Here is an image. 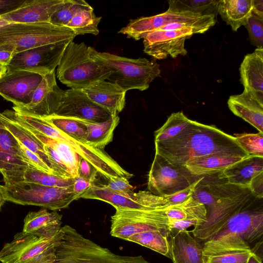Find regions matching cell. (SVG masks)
<instances>
[{"label": "cell", "mask_w": 263, "mask_h": 263, "mask_svg": "<svg viewBox=\"0 0 263 263\" xmlns=\"http://www.w3.org/2000/svg\"><path fill=\"white\" fill-rule=\"evenodd\" d=\"M155 153L172 164L184 167L191 159L214 154L249 156L239 145L235 138L213 125L191 120L176 136L155 142Z\"/></svg>", "instance_id": "1"}, {"label": "cell", "mask_w": 263, "mask_h": 263, "mask_svg": "<svg viewBox=\"0 0 263 263\" xmlns=\"http://www.w3.org/2000/svg\"><path fill=\"white\" fill-rule=\"evenodd\" d=\"M217 197L215 204L207 211L206 219L192 232L198 240L204 242L216 234L229 219L252 203L257 198L248 187L232 184L217 174L207 176Z\"/></svg>", "instance_id": "2"}, {"label": "cell", "mask_w": 263, "mask_h": 263, "mask_svg": "<svg viewBox=\"0 0 263 263\" xmlns=\"http://www.w3.org/2000/svg\"><path fill=\"white\" fill-rule=\"evenodd\" d=\"M90 57L97 64L110 71L107 80L126 92L132 89L143 91L157 77H160L158 64L146 58L130 59L88 47Z\"/></svg>", "instance_id": "3"}, {"label": "cell", "mask_w": 263, "mask_h": 263, "mask_svg": "<svg viewBox=\"0 0 263 263\" xmlns=\"http://www.w3.org/2000/svg\"><path fill=\"white\" fill-rule=\"evenodd\" d=\"M55 263H150L142 256H121L85 238L68 225L61 227Z\"/></svg>", "instance_id": "4"}, {"label": "cell", "mask_w": 263, "mask_h": 263, "mask_svg": "<svg viewBox=\"0 0 263 263\" xmlns=\"http://www.w3.org/2000/svg\"><path fill=\"white\" fill-rule=\"evenodd\" d=\"M77 35L66 27L50 22L11 23L0 28V49L17 53L39 46L73 41Z\"/></svg>", "instance_id": "5"}, {"label": "cell", "mask_w": 263, "mask_h": 263, "mask_svg": "<svg viewBox=\"0 0 263 263\" xmlns=\"http://www.w3.org/2000/svg\"><path fill=\"white\" fill-rule=\"evenodd\" d=\"M110 71L97 64L89 56L84 43L70 42L57 70L59 81L72 89H82L98 82L106 80Z\"/></svg>", "instance_id": "6"}, {"label": "cell", "mask_w": 263, "mask_h": 263, "mask_svg": "<svg viewBox=\"0 0 263 263\" xmlns=\"http://www.w3.org/2000/svg\"><path fill=\"white\" fill-rule=\"evenodd\" d=\"M24 119L28 124L39 132L49 138L67 143L106 179L108 180L118 177L129 179L133 176V174L122 168L103 149L92 147L65 134L53 126L44 118L26 115Z\"/></svg>", "instance_id": "7"}, {"label": "cell", "mask_w": 263, "mask_h": 263, "mask_svg": "<svg viewBox=\"0 0 263 263\" xmlns=\"http://www.w3.org/2000/svg\"><path fill=\"white\" fill-rule=\"evenodd\" d=\"M72 186L56 187L34 183L17 182L5 183L3 185L7 201L21 205H32L52 211L67 208L79 196Z\"/></svg>", "instance_id": "8"}, {"label": "cell", "mask_w": 263, "mask_h": 263, "mask_svg": "<svg viewBox=\"0 0 263 263\" xmlns=\"http://www.w3.org/2000/svg\"><path fill=\"white\" fill-rule=\"evenodd\" d=\"M213 15H202L191 12H175L167 10L163 13L130 20L118 33L125 34L135 40L144 39L149 33L160 28L175 23L184 24L191 26L195 33H203L216 23Z\"/></svg>", "instance_id": "9"}, {"label": "cell", "mask_w": 263, "mask_h": 263, "mask_svg": "<svg viewBox=\"0 0 263 263\" xmlns=\"http://www.w3.org/2000/svg\"><path fill=\"white\" fill-rule=\"evenodd\" d=\"M201 177L191 174L185 167L175 166L155 153L148 175L147 189L155 195L170 196L187 189Z\"/></svg>", "instance_id": "10"}, {"label": "cell", "mask_w": 263, "mask_h": 263, "mask_svg": "<svg viewBox=\"0 0 263 263\" xmlns=\"http://www.w3.org/2000/svg\"><path fill=\"white\" fill-rule=\"evenodd\" d=\"M262 199L257 198L248 206L234 214L214 236L226 234L237 236L248 243L251 249L257 243L263 242Z\"/></svg>", "instance_id": "11"}, {"label": "cell", "mask_w": 263, "mask_h": 263, "mask_svg": "<svg viewBox=\"0 0 263 263\" xmlns=\"http://www.w3.org/2000/svg\"><path fill=\"white\" fill-rule=\"evenodd\" d=\"M72 41L47 44L16 53L6 66L7 70L23 69L43 76L55 71L69 43Z\"/></svg>", "instance_id": "12"}, {"label": "cell", "mask_w": 263, "mask_h": 263, "mask_svg": "<svg viewBox=\"0 0 263 263\" xmlns=\"http://www.w3.org/2000/svg\"><path fill=\"white\" fill-rule=\"evenodd\" d=\"M251 248L241 238L231 234L215 236L203 242V263H246Z\"/></svg>", "instance_id": "13"}, {"label": "cell", "mask_w": 263, "mask_h": 263, "mask_svg": "<svg viewBox=\"0 0 263 263\" xmlns=\"http://www.w3.org/2000/svg\"><path fill=\"white\" fill-rule=\"evenodd\" d=\"M193 34L194 30L188 27L176 30L153 31L143 39L144 52L158 60L185 55L187 51L185 48V42Z\"/></svg>", "instance_id": "14"}, {"label": "cell", "mask_w": 263, "mask_h": 263, "mask_svg": "<svg viewBox=\"0 0 263 263\" xmlns=\"http://www.w3.org/2000/svg\"><path fill=\"white\" fill-rule=\"evenodd\" d=\"M43 76L28 70H7L0 78V95L13 103V106L27 105L31 101Z\"/></svg>", "instance_id": "15"}, {"label": "cell", "mask_w": 263, "mask_h": 263, "mask_svg": "<svg viewBox=\"0 0 263 263\" xmlns=\"http://www.w3.org/2000/svg\"><path fill=\"white\" fill-rule=\"evenodd\" d=\"M60 237V230L50 238L41 237L32 233L18 232L0 251V261L23 263L57 244Z\"/></svg>", "instance_id": "16"}, {"label": "cell", "mask_w": 263, "mask_h": 263, "mask_svg": "<svg viewBox=\"0 0 263 263\" xmlns=\"http://www.w3.org/2000/svg\"><path fill=\"white\" fill-rule=\"evenodd\" d=\"M80 198L96 199L107 202L115 209H142L159 206V196L149 191H139L137 193L119 192L105 185L94 184L79 196Z\"/></svg>", "instance_id": "17"}, {"label": "cell", "mask_w": 263, "mask_h": 263, "mask_svg": "<svg viewBox=\"0 0 263 263\" xmlns=\"http://www.w3.org/2000/svg\"><path fill=\"white\" fill-rule=\"evenodd\" d=\"M54 115L94 122L105 121L112 116L108 110L92 101L82 89L72 88L63 90Z\"/></svg>", "instance_id": "18"}, {"label": "cell", "mask_w": 263, "mask_h": 263, "mask_svg": "<svg viewBox=\"0 0 263 263\" xmlns=\"http://www.w3.org/2000/svg\"><path fill=\"white\" fill-rule=\"evenodd\" d=\"M63 91L57 85L55 71L48 73L43 76L30 103L22 107L13 106V109L18 113L42 118L53 115Z\"/></svg>", "instance_id": "19"}, {"label": "cell", "mask_w": 263, "mask_h": 263, "mask_svg": "<svg viewBox=\"0 0 263 263\" xmlns=\"http://www.w3.org/2000/svg\"><path fill=\"white\" fill-rule=\"evenodd\" d=\"M63 0H26L17 9L1 16L11 23L49 22Z\"/></svg>", "instance_id": "20"}, {"label": "cell", "mask_w": 263, "mask_h": 263, "mask_svg": "<svg viewBox=\"0 0 263 263\" xmlns=\"http://www.w3.org/2000/svg\"><path fill=\"white\" fill-rule=\"evenodd\" d=\"M82 90L92 101L112 116L118 115L125 106L126 92L115 83L101 81Z\"/></svg>", "instance_id": "21"}, {"label": "cell", "mask_w": 263, "mask_h": 263, "mask_svg": "<svg viewBox=\"0 0 263 263\" xmlns=\"http://www.w3.org/2000/svg\"><path fill=\"white\" fill-rule=\"evenodd\" d=\"M168 237L169 258L173 263H203L202 246L189 231L173 232Z\"/></svg>", "instance_id": "22"}, {"label": "cell", "mask_w": 263, "mask_h": 263, "mask_svg": "<svg viewBox=\"0 0 263 263\" xmlns=\"http://www.w3.org/2000/svg\"><path fill=\"white\" fill-rule=\"evenodd\" d=\"M31 167L26 162L18 141L0 120V173H9Z\"/></svg>", "instance_id": "23"}, {"label": "cell", "mask_w": 263, "mask_h": 263, "mask_svg": "<svg viewBox=\"0 0 263 263\" xmlns=\"http://www.w3.org/2000/svg\"><path fill=\"white\" fill-rule=\"evenodd\" d=\"M239 72L244 90L263 102V48H257L245 57Z\"/></svg>", "instance_id": "24"}, {"label": "cell", "mask_w": 263, "mask_h": 263, "mask_svg": "<svg viewBox=\"0 0 263 263\" xmlns=\"http://www.w3.org/2000/svg\"><path fill=\"white\" fill-rule=\"evenodd\" d=\"M228 105L235 116L263 133V102L244 90L241 94L231 96Z\"/></svg>", "instance_id": "25"}, {"label": "cell", "mask_w": 263, "mask_h": 263, "mask_svg": "<svg viewBox=\"0 0 263 263\" xmlns=\"http://www.w3.org/2000/svg\"><path fill=\"white\" fill-rule=\"evenodd\" d=\"M263 172V157L249 155L217 174L227 182L248 187L252 179Z\"/></svg>", "instance_id": "26"}, {"label": "cell", "mask_w": 263, "mask_h": 263, "mask_svg": "<svg viewBox=\"0 0 263 263\" xmlns=\"http://www.w3.org/2000/svg\"><path fill=\"white\" fill-rule=\"evenodd\" d=\"M62 215L55 211L50 212L45 208L30 212L24 219L22 231L50 238L59 232L62 223Z\"/></svg>", "instance_id": "27"}, {"label": "cell", "mask_w": 263, "mask_h": 263, "mask_svg": "<svg viewBox=\"0 0 263 263\" xmlns=\"http://www.w3.org/2000/svg\"><path fill=\"white\" fill-rule=\"evenodd\" d=\"M243 158L235 155L214 154L189 159L184 167L193 175L210 176L222 172Z\"/></svg>", "instance_id": "28"}, {"label": "cell", "mask_w": 263, "mask_h": 263, "mask_svg": "<svg viewBox=\"0 0 263 263\" xmlns=\"http://www.w3.org/2000/svg\"><path fill=\"white\" fill-rule=\"evenodd\" d=\"M0 120L21 143L36 154L51 170L50 161L44 148V145L18 123L10 114L8 109L0 112Z\"/></svg>", "instance_id": "29"}, {"label": "cell", "mask_w": 263, "mask_h": 263, "mask_svg": "<svg viewBox=\"0 0 263 263\" xmlns=\"http://www.w3.org/2000/svg\"><path fill=\"white\" fill-rule=\"evenodd\" d=\"M5 183L25 182L45 186L68 187L73 185L74 178L65 179L32 167L3 175Z\"/></svg>", "instance_id": "30"}, {"label": "cell", "mask_w": 263, "mask_h": 263, "mask_svg": "<svg viewBox=\"0 0 263 263\" xmlns=\"http://www.w3.org/2000/svg\"><path fill=\"white\" fill-rule=\"evenodd\" d=\"M217 12L233 31H236L251 15L252 0L218 1Z\"/></svg>", "instance_id": "31"}, {"label": "cell", "mask_w": 263, "mask_h": 263, "mask_svg": "<svg viewBox=\"0 0 263 263\" xmlns=\"http://www.w3.org/2000/svg\"><path fill=\"white\" fill-rule=\"evenodd\" d=\"M80 119L87 129L86 143L102 149L112 141L114 130L120 121L118 115L111 116L108 120L102 122Z\"/></svg>", "instance_id": "32"}, {"label": "cell", "mask_w": 263, "mask_h": 263, "mask_svg": "<svg viewBox=\"0 0 263 263\" xmlns=\"http://www.w3.org/2000/svg\"><path fill=\"white\" fill-rule=\"evenodd\" d=\"M102 18L97 16L93 8L89 6L77 12L67 25L77 35L91 34L97 35L99 33L98 25Z\"/></svg>", "instance_id": "33"}, {"label": "cell", "mask_w": 263, "mask_h": 263, "mask_svg": "<svg viewBox=\"0 0 263 263\" xmlns=\"http://www.w3.org/2000/svg\"><path fill=\"white\" fill-rule=\"evenodd\" d=\"M168 235L161 230H150L130 236L127 241L139 244L170 257Z\"/></svg>", "instance_id": "34"}, {"label": "cell", "mask_w": 263, "mask_h": 263, "mask_svg": "<svg viewBox=\"0 0 263 263\" xmlns=\"http://www.w3.org/2000/svg\"><path fill=\"white\" fill-rule=\"evenodd\" d=\"M168 11L175 12H191L202 15L218 13V1L217 0H172L168 1Z\"/></svg>", "instance_id": "35"}, {"label": "cell", "mask_w": 263, "mask_h": 263, "mask_svg": "<svg viewBox=\"0 0 263 263\" xmlns=\"http://www.w3.org/2000/svg\"><path fill=\"white\" fill-rule=\"evenodd\" d=\"M43 118L59 130L86 143L87 129L80 119L55 115Z\"/></svg>", "instance_id": "36"}, {"label": "cell", "mask_w": 263, "mask_h": 263, "mask_svg": "<svg viewBox=\"0 0 263 263\" xmlns=\"http://www.w3.org/2000/svg\"><path fill=\"white\" fill-rule=\"evenodd\" d=\"M190 121L182 111L172 113L164 124L155 132V142L164 141L176 136Z\"/></svg>", "instance_id": "37"}, {"label": "cell", "mask_w": 263, "mask_h": 263, "mask_svg": "<svg viewBox=\"0 0 263 263\" xmlns=\"http://www.w3.org/2000/svg\"><path fill=\"white\" fill-rule=\"evenodd\" d=\"M89 6L84 0H63L51 16L49 22L55 25L66 27L77 12Z\"/></svg>", "instance_id": "38"}, {"label": "cell", "mask_w": 263, "mask_h": 263, "mask_svg": "<svg viewBox=\"0 0 263 263\" xmlns=\"http://www.w3.org/2000/svg\"><path fill=\"white\" fill-rule=\"evenodd\" d=\"M234 137L249 155L263 157V133L235 134Z\"/></svg>", "instance_id": "39"}, {"label": "cell", "mask_w": 263, "mask_h": 263, "mask_svg": "<svg viewBox=\"0 0 263 263\" xmlns=\"http://www.w3.org/2000/svg\"><path fill=\"white\" fill-rule=\"evenodd\" d=\"M244 26L251 44L257 48H263V18L252 12Z\"/></svg>", "instance_id": "40"}, {"label": "cell", "mask_w": 263, "mask_h": 263, "mask_svg": "<svg viewBox=\"0 0 263 263\" xmlns=\"http://www.w3.org/2000/svg\"><path fill=\"white\" fill-rule=\"evenodd\" d=\"M44 148L50 161L53 175L65 179L73 178L69 168L58 152L48 145H44Z\"/></svg>", "instance_id": "41"}, {"label": "cell", "mask_w": 263, "mask_h": 263, "mask_svg": "<svg viewBox=\"0 0 263 263\" xmlns=\"http://www.w3.org/2000/svg\"><path fill=\"white\" fill-rule=\"evenodd\" d=\"M19 143L21 151L24 155L26 162L31 167L49 174H53L52 170L36 154L29 149L20 142Z\"/></svg>", "instance_id": "42"}, {"label": "cell", "mask_w": 263, "mask_h": 263, "mask_svg": "<svg viewBox=\"0 0 263 263\" xmlns=\"http://www.w3.org/2000/svg\"><path fill=\"white\" fill-rule=\"evenodd\" d=\"M105 185L108 188L119 192L130 193L134 192L135 187L130 184L128 179L123 177L111 178Z\"/></svg>", "instance_id": "43"}, {"label": "cell", "mask_w": 263, "mask_h": 263, "mask_svg": "<svg viewBox=\"0 0 263 263\" xmlns=\"http://www.w3.org/2000/svg\"><path fill=\"white\" fill-rule=\"evenodd\" d=\"M57 244L23 263H55V246Z\"/></svg>", "instance_id": "44"}, {"label": "cell", "mask_w": 263, "mask_h": 263, "mask_svg": "<svg viewBox=\"0 0 263 263\" xmlns=\"http://www.w3.org/2000/svg\"><path fill=\"white\" fill-rule=\"evenodd\" d=\"M97 173L96 170L86 160L81 158L78 168V176L95 182Z\"/></svg>", "instance_id": "45"}, {"label": "cell", "mask_w": 263, "mask_h": 263, "mask_svg": "<svg viewBox=\"0 0 263 263\" xmlns=\"http://www.w3.org/2000/svg\"><path fill=\"white\" fill-rule=\"evenodd\" d=\"M248 187L254 196L263 198V172L252 179Z\"/></svg>", "instance_id": "46"}, {"label": "cell", "mask_w": 263, "mask_h": 263, "mask_svg": "<svg viewBox=\"0 0 263 263\" xmlns=\"http://www.w3.org/2000/svg\"><path fill=\"white\" fill-rule=\"evenodd\" d=\"M74 178L73 191L79 197L95 184L94 182L78 176Z\"/></svg>", "instance_id": "47"}, {"label": "cell", "mask_w": 263, "mask_h": 263, "mask_svg": "<svg viewBox=\"0 0 263 263\" xmlns=\"http://www.w3.org/2000/svg\"><path fill=\"white\" fill-rule=\"evenodd\" d=\"M26 0H0V16L13 11L22 6Z\"/></svg>", "instance_id": "48"}, {"label": "cell", "mask_w": 263, "mask_h": 263, "mask_svg": "<svg viewBox=\"0 0 263 263\" xmlns=\"http://www.w3.org/2000/svg\"><path fill=\"white\" fill-rule=\"evenodd\" d=\"M14 55V51L12 50L0 49V64L7 66Z\"/></svg>", "instance_id": "49"}, {"label": "cell", "mask_w": 263, "mask_h": 263, "mask_svg": "<svg viewBox=\"0 0 263 263\" xmlns=\"http://www.w3.org/2000/svg\"><path fill=\"white\" fill-rule=\"evenodd\" d=\"M252 12L263 18V1L252 0Z\"/></svg>", "instance_id": "50"}, {"label": "cell", "mask_w": 263, "mask_h": 263, "mask_svg": "<svg viewBox=\"0 0 263 263\" xmlns=\"http://www.w3.org/2000/svg\"><path fill=\"white\" fill-rule=\"evenodd\" d=\"M262 259L255 254L252 253L249 257L246 263H262Z\"/></svg>", "instance_id": "51"}, {"label": "cell", "mask_w": 263, "mask_h": 263, "mask_svg": "<svg viewBox=\"0 0 263 263\" xmlns=\"http://www.w3.org/2000/svg\"><path fill=\"white\" fill-rule=\"evenodd\" d=\"M6 201L3 185H0V211H1L3 206Z\"/></svg>", "instance_id": "52"}, {"label": "cell", "mask_w": 263, "mask_h": 263, "mask_svg": "<svg viewBox=\"0 0 263 263\" xmlns=\"http://www.w3.org/2000/svg\"><path fill=\"white\" fill-rule=\"evenodd\" d=\"M6 66L0 64V78L6 72Z\"/></svg>", "instance_id": "53"}, {"label": "cell", "mask_w": 263, "mask_h": 263, "mask_svg": "<svg viewBox=\"0 0 263 263\" xmlns=\"http://www.w3.org/2000/svg\"><path fill=\"white\" fill-rule=\"evenodd\" d=\"M11 24V23L6 21L5 20L3 19L1 16H0V28L3 27V26H5L8 24Z\"/></svg>", "instance_id": "54"}]
</instances>
